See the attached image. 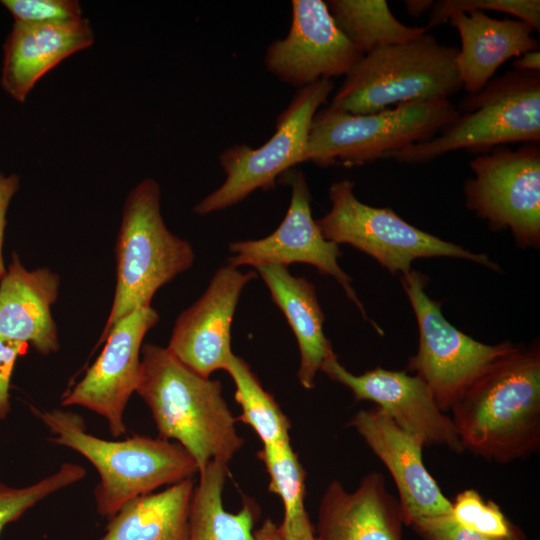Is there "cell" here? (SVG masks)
Wrapping results in <instances>:
<instances>
[{
	"instance_id": "277c9868",
	"label": "cell",
	"mask_w": 540,
	"mask_h": 540,
	"mask_svg": "<svg viewBox=\"0 0 540 540\" xmlns=\"http://www.w3.org/2000/svg\"><path fill=\"white\" fill-rule=\"evenodd\" d=\"M160 199V186L152 178L140 181L125 198L115 242L114 298L97 346L119 320L151 306L160 287L193 265L194 250L167 228Z\"/></svg>"
},
{
	"instance_id": "9a60e30c",
	"label": "cell",
	"mask_w": 540,
	"mask_h": 540,
	"mask_svg": "<svg viewBox=\"0 0 540 540\" xmlns=\"http://www.w3.org/2000/svg\"><path fill=\"white\" fill-rule=\"evenodd\" d=\"M320 371L347 387L356 401H372L407 432L418 436L425 447L442 446L464 451L455 425L437 405L428 386L406 371L376 367L362 374L348 371L333 352Z\"/></svg>"
},
{
	"instance_id": "ba28073f",
	"label": "cell",
	"mask_w": 540,
	"mask_h": 540,
	"mask_svg": "<svg viewBox=\"0 0 540 540\" xmlns=\"http://www.w3.org/2000/svg\"><path fill=\"white\" fill-rule=\"evenodd\" d=\"M331 209L316 223L325 239L349 244L376 259L390 273H407L413 260L427 257L462 258L499 270L485 254L471 252L460 245L406 222L389 208L361 202L354 193V182H334L329 188Z\"/></svg>"
},
{
	"instance_id": "1f68e13d",
	"label": "cell",
	"mask_w": 540,
	"mask_h": 540,
	"mask_svg": "<svg viewBox=\"0 0 540 540\" xmlns=\"http://www.w3.org/2000/svg\"><path fill=\"white\" fill-rule=\"evenodd\" d=\"M410 527L423 540H527L522 531L508 538H493L459 525L450 514L414 520Z\"/></svg>"
},
{
	"instance_id": "52a82bcc",
	"label": "cell",
	"mask_w": 540,
	"mask_h": 540,
	"mask_svg": "<svg viewBox=\"0 0 540 540\" xmlns=\"http://www.w3.org/2000/svg\"><path fill=\"white\" fill-rule=\"evenodd\" d=\"M458 115L449 99L406 102L366 114L327 106L313 117L305 162L353 167L385 159L433 138Z\"/></svg>"
},
{
	"instance_id": "603a6c76",
	"label": "cell",
	"mask_w": 540,
	"mask_h": 540,
	"mask_svg": "<svg viewBox=\"0 0 540 540\" xmlns=\"http://www.w3.org/2000/svg\"><path fill=\"white\" fill-rule=\"evenodd\" d=\"M194 487L190 478L129 500L97 540H189Z\"/></svg>"
},
{
	"instance_id": "484cf974",
	"label": "cell",
	"mask_w": 540,
	"mask_h": 540,
	"mask_svg": "<svg viewBox=\"0 0 540 540\" xmlns=\"http://www.w3.org/2000/svg\"><path fill=\"white\" fill-rule=\"evenodd\" d=\"M269 476L268 490L283 503L284 516L279 524L287 540H315L314 526L304 505L305 470L290 440L263 445L257 452Z\"/></svg>"
},
{
	"instance_id": "4fadbf2b",
	"label": "cell",
	"mask_w": 540,
	"mask_h": 540,
	"mask_svg": "<svg viewBox=\"0 0 540 540\" xmlns=\"http://www.w3.org/2000/svg\"><path fill=\"white\" fill-rule=\"evenodd\" d=\"M289 33L269 44L264 56L268 72L298 89L321 79L346 75L363 57L337 27L326 2L291 1Z\"/></svg>"
},
{
	"instance_id": "e0dca14e",
	"label": "cell",
	"mask_w": 540,
	"mask_h": 540,
	"mask_svg": "<svg viewBox=\"0 0 540 540\" xmlns=\"http://www.w3.org/2000/svg\"><path fill=\"white\" fill-rule=\"evenodd\" d=\"M349 425L391 474L399 495L404 525L419 518L451 513V501L424 465L423 441L397 425L380 408L359 410Z\"/></svg>"
},
{
	"instance_id": "7c38bea8",
	"label": "cell",
	"mask_w": 540,
	"mask_h": 540,
	"mask_svg": "<svg viewBox=\"0 0 540 540\" xmlns=\"http://www.w3.org/2000/svg\"><path fill=\"white\" fill-rule=\"evenodd\" d=\"M158 321L159 314L151 306L119 320L99 357L63 396L61 405L80 406L103 417L115 438L126 434L124 414L139 381L143 339Z\"/></svg>"
},
{
	"instance_id": "e575fe53",
	"label": "cell",
	"mask_w": 540,
	"mask_h": 540,
	"mask_svg": "<svg viewBox=\"0 0 540 540\" xmlns=\"http://www.w3.org/2000/svg\"><path fill=\"white\" fill-rule=\"evenodd\" d=\"M514 71L518 72H539L540 71V52L532 50L526 52L513 61Z\"/></svg>"
},
{
	"instance_id": "6da1fadb",
	"label": "cell",
	"mask_w": 540,
	"mask_h": 540,
	"mask_svg": "<svg viewBox=\"0 0 540 540\" xmlns=\"http://www.w3.org/2000/svg\"><path fill=\"white\" fill-rule=\"evenodd\" d=\"M450 410L464 451L503 464L538 452L539 345H518L497 359Z\"/></svg>"
},
{
	"instance_id": "7a4b0ae2",
	"label": "cell",
	"mask_w": 540,
	"mask_h": 540,
	"mask_svg": "<svg viewBox=\"0 0 540 540\" xmlns=\"http://www.w3.org/2000/svg\"><path fill=\"white\" fill-rule=\"evenodd\" d=\"M135 392L149 407L159 437L184 447L198 473L213 460L228 464L244 444L220 381L194 372L167 347L142 345Z\"/></svg>"
},
{
	"instance_id": "ffe728a7",
	"label": "cell",
	"mask_w": 540,
	"mask_h": 540,
	"mask_svg": "<svg viewBox=\"0 0 540 540\" xmlns=\"http://www.w3.org/2000/svg\"><path fill=\"white\" fill-rule=\"evenodd\" d=\"M60 276L47 267L26 269L16 253L0 280V336L49 355L60 348L52 305Z\"/></svg>"
},
{
	"instance_id": "8fae6325",
	"label": "cell",
	"mask_w": 540,
	"mask_h": 540,
	"mask_svg": "<svg viewBox=\"0 0 540 540\" xmlns=\"http://www.w3.org/2000/svg\"><path fill=\"white\" fill-rule=\"evenodd\" d=\"M466 207L494 230L509 229L519 246L540 244V147L498 146L470 162Z\"/></svg>"
},
{
	"instance_id": "30bf717a",
	"label": "cell",
	"mask_w": 540,
	"mask_h": 540,
	"mask_svg": "<svg viewBox=\"0 0 540 540\" xmlns=\"http://www.w3.org/2000/svg\"><path fill=\"white\" fill-rule=\"evenodd\" d=\"M333 89L331 79L298 89L278 115L274 134L262 146L242 144L225 149L219 156L225 181L195 205L193 212H217L241 202L255 190L274 189L279 176L304 163L313 117Z\"/></svg>"
},
{
	"instance_id": "d6a6232c",
	"label": "cell",
	"mask_w": 540,
	"mask_h": 540,
	"mask_svg": "<svg viewBox=\"0 0 540 540\" xmlns=\"http://www.w3.org/2000/svg\"><path fill=\"white\" fill-rule=\"evenodd\" d=\"M24 344L0 336V420L10 412V380L18 355Z\"/></svg>"
},
{
	"instance_id": "44dd1931",
	"label": "cell",
	"mask_w": 540,
	"mask_h": 540,
	"mask_svg": "<svg viewBox=\"0 0 540 540\" xmlns=\"http://www.w3.org/2000/svg\"><path fill=\"white\" fill-rule=\"evenodd\" d=\"M448 21L460 37L455 62L468 95L481 91L507 60L539 48L534 29L519 19L500 20L470 11L455 13Z\"/></svg>"
},
{
	"instance_id": "f546056e",
	"label": "cell",
	"mask_w": 540,
	"mask_h": 540,
	"mask_svg": "<svg viewBox=\"0 0 540 540\" xmlns=\"http://www.w3.org/2000/svg\"><path fill=\"white\" fill-rule=\"evenodd\" d=\"M493 10L508 13L540 31L539 0H440L430 9L428 29L441 25L455 13Z\"/></svg>"
},
{
	"instance_id": "d4e9b609",
	"label": "cell",
	"mask_w": 540,
	"mask_h": 540,
	"mask_svg": "<svg viewBox=\"0 0 540 540\" xmlns=\"http://www.w3.org/2000/svg\"><path fill=\"white\" fill-rule=\"evenodd\" d=\"M326 4L337 27L364 54L416 39L429 30L400 22L385 0H329Z\"/></svg>"
},
{
	"instance_id": "7402d4cb",
	"label": "cell",
	"mask_w": 540,
	"mask_h": 540,
	"mask_svg": "<svg viewBox=\"0 0 540 540\" xmlns=\"http://www.w3.org/2000/svg\"><path fill=\"white\" fill-rule=\"evenodd\" d=\"M256 270L296 337L300 352L298 380L305 389H313L316 374L334 352L324 334L325 316L315 286L304 277L293 276L285 265L268 264Z\"/></svg>"
},
{
	"instance_id": "8d00e7d4",
	"label": "cell",
	"mask_w": 540,
	"mask_h": 540,
	"mask_svg": "<svg viewBox=\"0 0 540 540\" xmlns=\"http://www.w3.org/2000/svg\"><path fill=\"white\" fill-rule=\"evenodd\" d=\"M432 0H405L404 6L407 14L413 17L421 16L425 11L430 10L433 6Z\"/></svg>"
},
{
	"instance_id": "cb8c5ba5",
	"label": "cell",
	"mask_w": 540,
	"mask_h": 540,
	"mask_svg": "<svg viewBox=\"0 0 540 540\" xmlns=\"http://www.w3.org/2000/svg\"><path fill=\"white\" fill-rule=\"evenodd\" d=\"M228 464L213 460L198 473L191 508L189 540H253L257 504L245 498L236 513L225 510L223 490Z\"/></svg>"
},
{
	"instance_id": "ac0fdd59",
	"label": "cell",
	"mask_w": 540,
	"mask_h": 540,
	"mask_svg": "<svg viewBox=\"0 0 540 540\" xmlns=\"http://www.w3.org/2000/svg\"><path fill=\"white\" fill-rule=\"evenodd\" d=\"M398 499L380 472L372 471L348 492L338 480L326 487L318 508L315 540H403Z\"/></svg>"
},
{
	"instance_id": "d590c367",
	"label": "cell",
	"mask_w": 540,
	"mask_h": 540,
	"mask_svg": "<svg viewBox=\"0 0 540 540\" xmlns=\"http://www.w3.org/2000/svg\"><path fill=\"white\" fill-rule=\"evenodd\" d=\"M253 540H287L282 534L279 524L267 518L253 532Z\"/></svg>"
},
{
	"instance_id": "8992f818",
	"label": "cell",
	"mask_w": 540,
	"mask_h": 540,
	"mask_svg": "<svg viewBox=\"0 0 540 540\" xmlns=\"http://www.w3.org/2000/svg\"><path fill=\"white\" fill-rule=\"evenodd\" d=\"M457 109V118L433 138L385 159L424 164L462 149L482 154L508 144H539L540 71L513 70L492 78L481 91L467 95Z\"/></svg>"
},
{
	"instance_id": "f1b7e54d",
	"label": "cell",
	"mask_w": 540,
	"mask_h": 540,
	"mask_svg": "<svg viewBox=\"0 0 540 540\" xmlns=\"http://www.w3.org/2000/svg\"><path fill=\"white\" fill-rule=\"evenodd\" d=\"M451 517L464 528L493 538H508L521 531L492 500L476 490L459 492L451 501Z\"/></svg>"
},
{
	"instance_id": "5b68a950",
	"label": "cell",
	"mask_w": 540,
	"mask_h": 540,
	"mask_svg": "<svg viewBox=\"0 0 540 540\" xmlns=\"http://www.w3.org/2000/svg\"><path fill=\"white\" fill-rule=\"evenodd\" d=\"M457 52L428 32L377 47L345 75L328 106L366 114L406 102L449 99L462 89Z\"/></svg>"
},
{
	"instance_id": "3957f363",
	"label": "cell",
	"mask_w": 540,
	"mask_h": 540,
	"mask_svg": "<svg viewBox=\"0 0 540 540\" xmlns=\"http://www.w3.org/2000/svg\"><path fill=\"white\" fill-rule=\"evenodd\" d=\"M47 427L49 441L74 450L94 466L99 515L110 518L129 500L198 474L190 453L175 441L134 435L106 440L90 434L84 419L70 410H34Z\"/></svg>"
},
{
	"instance_id": "4dcf8cb0",
	"label": "cell",
	"mask_w": 540,
	"mask_h": 540,
	"mask_svg": "<svg viewBox=\"0 0 540 540\" xmlns=\"http://www.w3.org/2000/svg\"><path fill=\"white\" fill-rule=\"evenodd\" d=\"M14 23L50 24L83 18L80 3L76 0H3Z\"/></svg>"
},
{
	"instance_id": "5bb4252c",
	"label": "cell",
	"mask_w": 540,
	"mask_h": 540,
	"mask_svg": "<svg viewBox=\"0 0 540 540\" xmlns=\"http://www.w3.org/2000/svg\"><path fill=\"white\" fill-rule=\"evenodd\" d=\"M288 172L291 200L282 222L264 238L231 243L229 250L232 256L228 258V265L236 268L243 265L257 268L268 264L288 266L291 263L312 265L322 274L336 279L363 318L368 319L351 277L338 264L339 246L324 238L312 217L310 191L304 173Z\"/></svg>"
},
{
	"instance_id": "4316f807",
	"label": "cell",
	"mask_w": 540,
	"mask_h": 540,
	"mask_svg": "<svg viewBox=\"0 0 540 540\" xmlns=\"http://www.w3.org/2000/svg\"><path fill=\"white\" fill-rule=\"evenodd\" d=\"M225 371L235 384L234 398L241 407V415L236 420L249 425L262 445L290 440L289 419L274 397L263 388L248 363L232 353Z\"/></svg>"
},
{
	"instance_id": "2e32d148",
	"label": "cell",
	"mask_w": 540,
	"mask_h": 540,
	"mask_svg": "<svg viewBox=\"0 0 540 540\" xmlns=\"http://www.w3.org/2000/svg\"><path fill=\"white\" fill-rule=\"evenodd\" d=\"M254 271L220 267L202 296L177 317L167 349L204 377L225 370L231 350V324L243 288Z\"/></svg>"
},
{
	"instance_id": "836d02e7",
	"label": "cell",
	"mask_w": 540,
	"mask_h": 540,
	"mask_svg": "<svg viewBox=\"0 0 540 540\" xmlns=\"http://www.w3.org/2000/svg\"><path fill=\"white\" fill-rule=\"evenodd\" d=\"M20 180L18 175L12 173L4 175L0 173V280L6 272L2 255L4 232L6 226V214L9 204L19 190Z\"/></svg>"
},
{
	"instance_id": "83f0119b",
	"label": "cell",
	"mask_w": 540,
	"mask_h": 540,
	"mask_svg": "<svg viewBox=\"0 0 540 540\" xmlns=\"http://www.w3.org/2000/svg\"><path fill=\"white\" fill-rule=\"evenodd\" d=\"M86 476L83 466L65 462L53 474L24 487H11L0 482V534L4 527L19 519L41 500L65 489Z\"/></svg>"
},
{
	"instance_id": "9c48e42d",
	"label": "cell",
	"mask_w": 540,
	"mask_h": 540,
	"mask_svg": "<svg viewBox=\"0 0 540 540\" xmlns=\"http://www.w3.org/2000/svg\"><path fill=\"white\" fill-rule=\"evenodd\" d=\"M400 280L419 330L418 350L406 370L424 381L445 412L493 362L518 345L510 341L489 345L458 330L444 317L440 302L427 295V277L420 272L411 269Z\"/></svg>"
},
{
	"instance_id": "d6986e66",
	"label": "cell",
	"mask_w": 540,
	"mask_h": 540,
	"mask_svg": "<svg viewBox=\"0 0 540 540\" xmlns=\"http://www.w3.org/2000/svg\"><path fill=\"white\" fill-rule=\"evenodd\" d=\"M93 43V28L84 17L50 24L14 23L3 46L1 86L23 103L45 74Z\"/></svg>"
}]
</instances>
